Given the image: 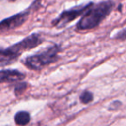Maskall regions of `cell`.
Returning a JSON list of instances; mask_svg holds the SVG:
<instances>
[{"label": "cell", "mask_w": 126, "mask_h": 126, "mask_svg": "<svg viewBox=\"0 0 126 126\" xmlns=\"http://www.w3.org/2000/svg\"><path fill=\"white\" fill-rule=\"evenodd\" d=\"M14 120L17 125L20 126H25L30 123V116L27 111H18L15 115Z\"/></svg>", "instance_id": "7"}, {"label": "cell", "mask_w": 126, "mask_h": 126, "mask_svg": "<svg viewBox=\"0 0 126 126\" xmlns=\"http://www.w3.org/2000/svg\"><path fill=\"white\" fill-rule=\"evenodd\" d=\"M29 15H30V11L27 10L1 21L0 22V34L6 33L23 25L27 21Z\"/></svg>", "instance_id": "5"}, {"label": "cell", "mask_w": 126, "mask_h": 126, "mask_svg": "<svg viewBox=\"0 0 126 126\" xmlns=\"http://www.w3.org/2000/svg\"><path fill=\"white\" fill-rule=\"evenodd\" d=\"M114 5V2L111 0L103 1L97 4H93L85 11L82 17L76 25V30H88L98 26L111 12Z\"/></svg>", "instance_id": "1"}, {"label": "cell", "mask_w": 126, "mask_h": 126, "mask_svg": "<svg viewBox=\"0 0 126 126\" xmlns=\"http://www.w3.org/2000/svg\"><path fill=\"white\" fill-rule=\"evenodd\" d=\"M43 42V38L39 34L34 33L19 42L6 48L0 47V67L14 63L23 52L37 47Z\"/></svg>", "instance_id": "2"}, {"label": "cell", "mask_w": 126, "mask_h": 126, "mask_svg": "<svg viewBox=\"0 0 126 126\" xmlns=\"http://www.w3.org/2000/svg\"><path fill=\"white\" fill-rule=\"evenodd\" d=\"M11 1H16V0H11Z\"/></svg>", "instance_id": "11"}, {"label": "cell", "mask_w": 126, "mask_h": 126, "mask_svg": "<svg viewBox=\"0 0 126 126\" xmlns=\"http://www.w3.org/2000/svg\"><path fill=\"white\" fill-rule=\"evenodd\" d=\"M79 99L83 104H89L90 102L93 101V95L92 93H90L89 91H84L81 93Z\"/></svg>", "instance_id": "8"}, {"label": "cell", "mask_w": 126, "mask_h": 126, "mask_svg": "<svg viewBox=\"0 0 126 126\" xmlns=\"http://www.w3.org/2000/svg\"><path fill=\"white\" fill-rule=\"evenodd\" d=\"M60 51V46L54 44L38 54L27 57L23 61V64L31 70H40L51 63L55 62L58 60Z\"/></svg>", "instance_id": "3"}, {"label": "cell", "mask_w": 126, "mask_h": 126, "mask_svg": "<svg viewBox=\"0 0 126 126\" xmlns=\"http://www.w3.org/2000/svg\"><path fill=\"white\" fill-rule=\"evenodd\" d=\"M27 86V84L26 83H23V82H21L17 85V86L15 87V94L16 95H19L20 93H23V90L26 88Z\"/></svg>", "instance_id": "9"}, {"label": "cell", "mask_w": 126, "mask_h": 126, "mask_svg": "<svg viewBox=\"0 0 126 126\" xmlns=\"http://www.w3.org/2000/svg\"><path fill=\"white\" fill-rule=\"evenodd\" d=\"M25 79V74L18 70H1L0 71V84L6 82H18Z\"/></svg>", "instance_id": "6"}, {"label": "cell", "mask_w": 126, "mask_h": 126, "mask_svg": "<svg viewBox=\"0 0 126 126\" xmlns=\"http://www.w3.org/2000/svg\"><path fill=\"white\" fill-rule=\"evenodd\" d=\"M93 4V3H88L86 4H81V5L75 6L72 9L67 10V11H62L60 14V16L52 22V24L55 28H63L64 26L68 24L69 23L74 21V19H76L78 16L84 14L85 11Z\"/></svg>", "instance_id": "4"}, {"label": "cell", "mask_w": 126, "mask_h": 126, "mask_svg": "<svg viewBox=\"0 0 126 126\" xmlns=\"http://www.w3.org/2000/svg\"><path fill=\"white\" fill-rule=\"evenodd\" d=\"M117 38L121 39L122 41L125 40V29H123L122 31H121L120 33H118V35H117Z\"/></svg>", "instance_id": "10"}]
</instances>
